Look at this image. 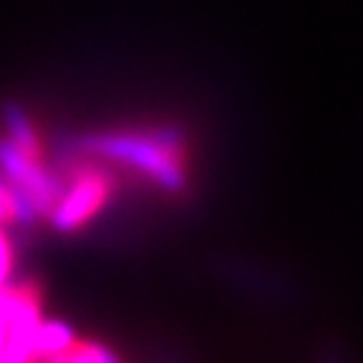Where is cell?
Segmentation results:
<instances>
[{"mask_svg": "<svg viewBox=\"0 0 363 363\" xmlns=\"http://www.w3.org/2000/svg\"><path fill=\"white\" fill-rule=\"evenodd\" d=\"M68 157L84 154L94 159H108L142 174L162 192L179 194L187 187V154L184 134L177 126L152 129H111L89 131L63 142Z\"/></svg>", "mask_w": 363, "mask_h": 363, "instance_id": "cell-1", "label": "cell"}, {"mask_svg": "<svg viewBox=\"0 0 363 363\" xmlns=\"http://www.w3.org/2000/svg\"><path fill=\"white\" fill-rule=\"evenodd\" d=\"M74 162V174L68 187L63 184V192L58 197L56 207L51 210V222L56 230L61 233H74L79 227H84L86 222H91L99 212L106 207V202L111 199L113 182L111 172H106L101 167V162H81L79 157H71Z\"/></svg>", "mask_w": 363, "mask_h": 363, "instance_id": "cell-2", "label": "cell"}, {"mask_svg": "<svg viewBox=\"0 0 363 363\" xmlns=\"http://www.w3.org/2000/svg\"><path fill=\"white\" fill-rule=\"evenodd\" d=\"M0 174L6 177L18 192L30 199L38 215H51L63 192L61 177L45 169L40 159L18 149L8 136L0 139Z\"/></svg>", "mask_w": 363, "mask_h": 363, "instance_id": "cell-3", "label": "cell"}, {"mask_svg": "<svg viewBox=\"0 0 363 363\" xmlns=\"http://www.w3.org/2000/svg\"><path fill=\"white\" fill-rule=\"evenodd\" d=\"M3 121H6L8 139H11L18 149H23V152L35 159L43 157L40 136H38V131H35L30 116L26 113V108L18 106V104H6V106H3Z\"/></svg>", "mask_w": 363, "mask_h": 363, "instance_id": "cell-4", "label": "cell"}, {"mask_svg": "<svg viewBox=\"0 0 363 363\" xmlns=\"http://www.w3.org/2000/svg\"><path fill=\"white\" fill-rule=\"evenodd\" d=\"M38 210H35L30 199L21 194L6 177L0 174V227L21 222V225H33L38 220Z\"/></svg>", "mask_w": 363, "mask_h": 363, "instance_id": "cell-5", "label": "cell"}, {"mask_svg": "<svg viewBox=\"0 0 363 363\" xmlns=\"http://www.w3.org/2000/svg\"><path fill=\"white\" fill-rule=\"evenodd\" d=\"M38 363H121L106 346L94 340H74L63 351L38 358Z\"/></svg>", "mask_w": 363, "mask_h": 363, "instance_id": "cell-6", "label": "cell"}, {"mask_svg": "<svg viewBox=\"0 0 363 363\" xmlns=\"http://www.w3.org/2000/svg\"><path fill=\"white\" fill-rule=\"evenodd\" d=\"M68 343H74V333L66 323H40L38 330H35L33 346H35V356H51L56 351H63Z\"/></svg>", "mask_w": 363, "mask_h": 363, "instance_id": "cell-7", "label": "cell"}, {"mask_svg": "<svg viewBox=\"0 0 363 363\" xmlns=\"http://www.w3.org/2000/svg\"><path fill=\"white\" fill-rule=\"evenodd\" d=\"M11 270H13V245L8 240V235L0 230V285H6Z\"/></svg>", "mask_w": 363, "mask_h": 363, "instance_id": "cell-8", "label": "cell"}]
</instances>
